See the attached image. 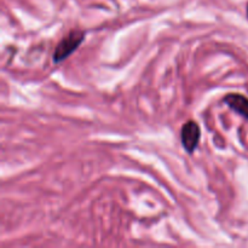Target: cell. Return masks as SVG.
I'll list each match as a JSON object with an SVG mask.
<instances>
[{
    "mask_svg": "<svg viewBox=\"0 0 248 248\" xmlns=\"http://www.w3.org/2000/svg\"><path fill=\"white\" fill-rule=\"evenodd\" d=\"M86 39V31L74 28L68 31L56 45L52 53V61L55 64H61L67 58H69Z\"/></svg>",
    "mask_w": 248,
    "mask_h": 248,
    "instance_id": "6da1fadb",
    "label": "cell"
},
{
    "mask_svg": "<svg viewBox=\"0 0 248 248\" xmlns=\"http://www.w3.org/2000/svg\"><path fill=\"white\" fill-rule=\"evenodd\" d=\"M201 140V127L195 120H188L181 127V142L189 155L194 154Z\"/></svg>",
    "mask_w": 248,
    "mask_h": 248,
    "instance_id": "7a4b0ae2",
    "label": "cell"
},
{
    "mask_svg": "<svg viewBox=\"0 0 248 248\" xmlns=\"http://www.w3.org/2000/svg\"><path fill=\"white\" fill-rule=\"evenodd\" d=\"M222 102L228 108L248 120V98L246 96L241 93L230 92V93H227L223 97Z\"/></svg>",
    "mask_w": 248,
    "mask_h": 248,
    "instance_id": "3957f363",
    "label": "cell"
},
{
    "mask_svg": "<svg viewBox=\"0 0 248 248\" xmlns=\"http://www.w3.org/2000/svg\"><path fill=\"white\" fill-rule=\"evenodd\" d=\"M246 12H247V18H248V4H247V9H246Z\"/></svg>",
    "mask_w": 248,
    "mask_h": 248,
    "instance_id": "277c9868",
    "label": "cell"
}]
</instances>
